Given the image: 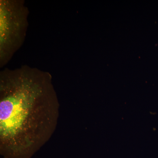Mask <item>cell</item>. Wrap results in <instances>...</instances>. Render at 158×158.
<instances>
[{
    "instance_id": "obj_1",
    "label": "cell",
    "mask_w": 158,
    "mask_h": 158,
    "mask_svg": "<svg viewBox=\"0 0 158 158\" xmlns=\"http://www.w3.org/2000/svg\"><path fill=\"white\" fill-rule=\"evenodd\" d=\"M60 104L47 72L27 65L0 73V155L32 158L50 140Z\"/></svg>"
},
{
    "instance_id": "obj_2",
    "label": "cell",
    "mask_w": 158,
    "mask_h": 158,
    "mask_svg": "<svg viewBox=\"0 0 158 158\" xmlns=\"http://www.w3.org/2000/svg\"><path fill=\"white\" fill-rule=\"evenodd\" d=\"M28 9L20 0L0 1V66L4 67L23 44Z\"/></svg>"
},
{
    "instance_id": "obj_3",
    "label": "cell",
    "mask_w": 158,
    "mask_h": 158,
    "mask_svg": "<svg viewBox=\"0 0 158 158\" xmlns=\"http://www.w3.org/2000/svg\"><path fill=\"white\" fill-rule=\"evenodd\" d=\"M3 158V157H2V158Z\"/></svg>"
}]
</instances>
